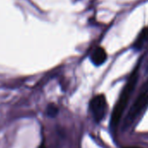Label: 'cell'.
<instances>
[{
	"mask_svg": "<svg viewBox=\"0 0 148 148\" xmlns=\"http://www.w3.org/2000/svg\"><path fill=\"white\" fill-rule=\"evenodd\" d=\"M124 148H142L139 146H127V147H124Z\"/></svg>",
	"mask_w": 148,
	"mask_h": 148,
	"instance_id": "cell-7",
	"label": "cell"
},
{
	"mask_svg": "<svg viewBox=\"0 0 148 148\" xmlns=\"http://www.w3.org/2000/svg\"><path fill=\"white\" fill-rule=\"evenodd\" d=\"M138 80V71H134L130 78L128 79L125 87L123 88L119 98L114 106L113 112L112 113V118H111V126L113 129H116L123 114L125 110V107L130 100L131 95L132 93V91L134 90L136 86V83Z\"/></svg>",
	"mask_w": 148,
	"mask_h": 148,
	"instance_id": "cell-1",
	"label": "cell"
},
{
	"mask_svg": "<svg viewBox=\"0 0 148 148\" xmlns=\"http://www.w3.org/2000/svg\"><path fill=\"white\" fill-rule=\"evenodd\" d=\"M147 106H148V90L141 92L136 99L133 106L131 107L128 114L126 115L124 124V128L125 129L131 126L135 122V120L140 116V114L145 111Z\"/></svg>",
	"mask_w": 148,
	"mask_h": 148,
	"instance_id": "cell-2",
	"label": "cell"
},
{
	"mask_svg": "<svg viewBox=\"0 0 148 148\" xmlns=\"http://www.w3.org/2000/svg\"><path fill=\"white\" fill-rule=\"evenodd\" d=\"M108 109L106 99L103 94H99L93 97L90 102V110L94 120L98 123L102 121L106 115Z\"/></svg>",
	"mask_w": 148,
	"mask_h": 148,
	"instance_id": "cell-3",
	"label": "cell"
},
{
	"mask_svg": "<svg viewBox=\"0 0 148 148\" xmlns=\"http://www.w3.org/2000/svg\"><path fill=\"white\" fill-rule=\"evenodd\" d=\"M38 148H46V147H45V145L44 144H42V145H40Z\"/></svg>",
	"mask_w": 148,
	"mask_h": 148,
	"instance_id": "cell-8",
	"label": "cell"
},
{
	"mask_svg": "<svg viewBox=\"0 0 148 148\" xmlns=\"http://www.w3.org/2000/svg\"><path fill=\"white\" fill-rule=\"evenodd\" d=\"M148 42V27H145L138 33L133 43V48L136 50L141 49Z\"/></svg>",
	"mask_w": 148,
	"mask_h": 148,
	"instance_id": "cell-5",
	"label": "cell"
},
{
	"mask_svg": "<svg viewBox=\"0 0 148 148\" xmlns=\"http://www.w3.org/2000/svg\"><path fill=\"white\" fill-rule=\"evenodd\" d=\"M56 112H57V108L56 107H51V109L49 110V113L51 114V115H52V114H56Z\"/></svg>",
	"mask_w": 148,
	"mask_h": 148,
	"instance_id": "cell-6",
	"label": "cell"
},
{
	"mask_svg": "<svg viewBox=\"0 0 148 148\" xmlns=\"http://www.w3.org/2000/svg\"><path fill=\"white\" fill-rule=\"evenodd\" d=\"M107 58V54L106 50L103 47L98 46L96 47L91 55V59L92 62L95 64V65H101Z\"/></svg>",
	"mask_w": 148,
	"mask_h": 148,
	"instance_id": "cell-4",
	"label": "cell"
}]
</instances>
